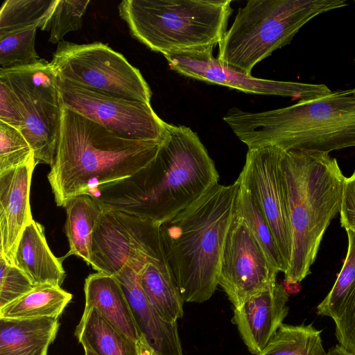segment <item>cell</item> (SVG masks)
Masks as SVG:
<instances>
[{"mask_svg": "<svg viewBox=\"0 0 355 355\" xmlns=\"http://www.w3.org/2000/svg\"><path fill=\"white\" fill-rule=\"evenodd\" d=\"M62 262V259L56 257L49 247L43 226L33 219L22 233L14 264L35 286L61 287L66 276Z\"/></svg>", "mask_w": 355, "mask_h": 355, "instance_id": "19", "label": "cell"}, {"mask_svg": "<svg viewBox=\"0 0 355 355\" xmlns=\"http://www.w3.org/2000/svg\"><path fill=\"white\" fill-rule=\"evenodd\" d=\"M36 31L30 28L0 36V68L31 64L41 59L35 48Z\"/></svg>", "mask_w": 355, "mask_h": 355, "instance_id": "29", "label": "cell"}, {"mask_svg": "<svg viewBox=\"0 0 355 355\" xmlns=\"http://www.w3.org/2000/svg\"><path fill=\"white\" fill-rule=\"evenodd\" d=\"M231 0H124L118 6L131 35L151 51L214 48L225 33Z\"/></svg>", "mask_w": 355, "mask_h": 355, "instance_id": "6", "label": "cell"}, {"mask_svg": "<svg viewBox=\"0 0 355 355\" xmlns=\"http://www.w3.org/2000/svg\"><path fill=\"white\" fill-rule=\"evenodd\" d=\"M0 80L12 91L23 120L21 133L32 147L37 164L53 165L61 119L57 78L44 59L0 68Z\"/></svg>", "mask_w": 355, "mask_h": 355, "instance_id": "9", "label": "cell"}, {"mask_svg": "<svg viewBox=\"0 0 355 355\" xmlns=\"http://www.w3.org/2000/svg\"><path fill=\"white\" fill-rule=\"evenodd\" d=\"M278 272L245 223L234 214L222 253L218 285L234 309L275 283Z\"/></svg>", "mask_w": 355, "mask_h": 355, "instance_id": "14", "label": "cell"}, {"mask_svg": "<svg viewBox=\"0 0 355 355\" xmlns=\"http://www.w3.org/2000/svg\"><path fill=\"white\" fill-rule=\"evenodd\" d=\"M0 121L19 130L23 129V120L19 114L15 96L10 88L0 80Z\"/></svg>", "mask_w": 355, "mask_h": 355, "instance_id": "34", "label": "cell"}, {"mask_svg": "<svg viewBox=\"0 0 355 355\" xmlns=\"http://www.w3.org/2000/svg\"><path fill=\"white\" fill-rule=\"evenodd\" d=\"M58 318H0V355H47Z\"/></svg>", "mask_w": 355, "mask_h": 355, "instance_id": "20", "label": "cell"}, {"mask_svg": "<svg viewBox=\"0 0 355 355\" xmlns=\"http://www.w3.org/2000/svg\"><path fill=\"white\" fill-rule=\"evenodd\" d=\"M136 347L137 355H158L142 334L136 342Z\"/></svg>", "mask_w": 355, "mask_h": 355, "instance_id": "36", "label": "cell"}, {"mask_svg": "<svg viewBox=\"0 0 355 355\" xmlns=\"http://www.w3.org/2000/svg\"><path fill=\"white\" fill-rule=\"evenodd\" d=\"M282 167L293 237L284 280L295 284L311 272L324 234L340 212L346 177L325 153L284 150Z\"/></svg>", "mask_w": 355, "mask_h": 355, "instance_id": "5", "label": "cell"}, {"mask_svg": "<svg viewBox=\"0 0 355 355\" xmlns=\"http://www.w3.org/2000/svg\"><path fill=\"white\" fill-rule=\"evenodd\" d=\"M71 298L72 295L61 287L36 286L28 293L0 309V318H58Z\"/></svg>", "mask_w": 355, "mask_h": 355, "instance_id": "24", "label": "cell"}, {"mask_svg": "<svg viewBox=\"0 0 355 355\" xmlns=\"http://www.w3.org/2000/svg\"><path fill=\"white\" fill-rule=\"evenodd\" d=\"M334 321L338 347L351 352L355 347V290Z\"/></svg>", "mask_w": 355, "mask_h": 355, "instance_id": "33", "label": "cell"}, {"mask_svg": "<svg viewBox=\"0 0 355 355\" xmlns=\"http://www.w3.org/2000/svg\"><path fill=\"white\" fill-rule=\"evenodd\" d=\"M148 259L128 261L114 277L131 307L139 330L158 355H183L178 323L164 320L148 302L139 283Z\"/></svg>", "mask_w": 355, "mask_h": 355, "instance_id": "16", "label": "cell"}, {"mask_svg": "<svg viewBox=\"0 0 355 355\" xmlns=\"http://www.w3.org/2000/svg\"><path fill=\"white\" fill-rule=\"evenodd\" d=\"M162 141L120 137L61 105L56 153L47 175L56 205L64 207L80 195L95 197L134 175L155 158Z\"/></svg>", "mask_w": 355, "mask_h": 355, "instance_id": "2", "label": "cell"}, {"mask_svg": "<svg viewBox=\"0 0 355 355\" xmlns=\"http://www.w3.org/2000/svg\"><path fill=\"white\" fill-rule=\"evenodd\" d=\"M58 0H6L0 10V36L36 28L49 31Z\"/></svg>", "mask_w": 355, "mask_h": 355, "instance_id": "26", "label": "cell"}, {"mask_svg": "<svg viewBox=\"0 0 355 355\" xmlns=\"http://www.w3.org/2000/svg\"><path fill=\"white\" fill-rule=\"evenodd\" d=\"M340 355H355V347L351 352H345L337 347Z\"/></svg>", "mask_w": 355, "mask_h": 355, "instance_id": "37", "label": "cell"}, {"mask_svg": "<svg viewBox=\"0 0 355 355\" xmlns=\"http://www.w3.org/2000/svg\"><path fill=\"white\" fill-rule=\"evenodd\" d=\"M223 120L248 148L275 146L284 150L329 153L355 147V94L337 90L263 112L232 107Z\"/></svg>", "mask_w": 355, "mask_h": 355, "instance_id": "4", "label": "cell"}, {"mask_svg": "<svg viewBox=\"0 0 355 355\" xmlns=\"http://www.w3.org/2000/svg\"><path fill=\"white\" fill-rule=\"evenodd\" d=\"M288 294L277 282L234 309V324L248 349L261 352L283 323L288 313Z\"/></svg>", "mask_w": 355, "mask_h": 355, "instance_id": "17", "label": "cell"}, {"mask_svg": "<svg viewBox=\"0 0 355 355\" xmlns=\"http://www.w3.org/2000/svg\"><path fill=\"white\" fill-rule=\"evenodd\" d=\"M83 312L95 309L108 322L136 343L141 333L131 307L119 281L103 272L89 275L84 286Z\"/></svg>", "mask_w": 355, "mask_h": 355, "instance_id": "18", "label": "cell"}, {"mask_svg": "<svg viewBox=\"0 0 355 355\" xmlns=\"http://www.w3.org/2000/svg\"><path fill=\"white\" fill-rule=\"evenodd\" d=\"M256 355H327L321 331L313 324L282 323L265 348Z\"/></svg>", "mask_w": 355, "mask_h": 355, "instance_id": "27", "label": "cell"}, {"mask_svg": "<svg viewBox=\"0 0 355 355\" xmlns=\"http://www.w3.org/2000/svg\"><path fill=\"white\" fill-rule=\"evenodd\" d=\"M0 309L28 293L35 285L15 265L0 257Z\"/></svg>", "mask_w": 355, "mask_h": 355, "instance_id": "32", "label": "cell"}, {"mask_svg": "<svg viewBox=\"0 0 355 355\" xmlns=\"http://www.w3.org/2000/svg\"><path fill=\"white\" fill-rule=\"evenodd\" d=\"M84 350H85V355H96L94 353H93L89 349L84 348Z\"/></svg>", "mask_w": 355, "mask_h": 355, "instance_id": "38", "label": "cell"}, {"mask_svg": "<svg viewBox=\"0 0 355 355\" xmlns=\"http://www.w3.org/2000/svg\"><path fill=\"white\" fill-rule=\"evenodd\" d=\"M56 78L62 106L120 137L135 140H162L168 123L157 116L150 104L98 93Z\"/></svg>", "mask_w": 355, "mask_h": 355, "instance_id": "10", "label": "cell"}, {"mask_svg": "<svg viewBox=\"0 0 355 355\" xmlns=\"http://www.w3.org/2000/svg\"><path fill=\"white\" fill-rule=\"evenodd\" d=\"M348 247L340 272L331 291L317 306V313L333 320L355 290V232L346 230Z\"/></svg>", "mask_w": 355, "mask_h": 355, "instance_id": "28", "label": "cell"}, {"mask_svg": "<svg viewBox=\"0 0 355 355\" xmlns=\"http://www.w3.org/2000/svg\"><path fill=\"white\" fill-rule=\"evenodd\" d=\"M159 226L150 219L103 208L93 233L92 268L114 276L128 261L161 252Z\"/></svg>", "mask_w": 355, "mask_h": 355, "instance_id": "11", "label": "cell"}, {"mask_svg": "<svg viewBox=\"0 0 355 355\" xmlns=\"http://www.w3.org/2000/svg\"><path fill=\"white\" fill-rule=\"evenodd\" d=\"M35 158L0 173V257L14 264L15 252L26 227L33 219L30 188Z\"/></svg>", "mask_w": 355, "mask_h": 355, "instance_id": "15", "label": "cell"}, {"mask_svg": "<svg viewBox=\"0 0 355 355\" xmlns=\"http://www.w3.org/2000/svg\"><path fill=\"white\" fill-rule=\"evenodd\" d=\"M74 334L83 348L96 355H137L136 343L94 308L83 312Z\"/></svg>", "mask_w": 355, "mask_h": 355, "instance_id": "23", "label": "cell"}, {"mask_svg": "<svg viewBox=\"0 0 355 355\" xmlns=\"http://www.w3.org/2000/svg\"><path fill=\"white\" fill-rule=\"evenodd\" d=\"M328 355H329V354H328ZM331 355H332V354H331Z\"/></svg>", "mask_w": 355, "mask_h": 355, "instance_id": "40", "label": "cell"}, {"mask_svg": "<svg viewBox=\"0 0 355 355\" xmlns=\"http://www.w3.org/2000/svg\"><path fill=\"white\" fill-rule=\"evenodd\" d=\"M340 214L341 226L355 232V171L345 178Z\"/></svg>", "mask_w": 355, "mask_h": 355, "instance_id": "35", "label": "cell"}, {"mask_svg": "<svg viewBox=\"0 0 355 355\" xmlns=\"http://www.w3.org/2000/svg\"><path fill=\"white\" fill-rule=\"evenodd\" d=\"M283 153V149L275 146L248 148L245 164L237 180L259 205L288 268L293 237L282 167Z\"/></svg>", "mask_w": 355, "mask_h": 355, "instance_id": "12", "label": "cell"}, {"mask_svg": "<svg viewBox=\"0 0 355 355\" xmlns=\"http://www.w3.org/2000/svg\"><path fill=\"white\" fill-rule=\"evenodd\" d=\"M234 214L247 226L270 265L278 272L285 273L288 267L279 251L272 231L254 197L241 184L236 196Z\"/></svg>", "mask_w": 355, "mask_h": 355, "instance_id": "25", "label": "cell"}, {"mask_svg": "<svg viewBox=\"0 0 355 355\" xmlns=\"http://www.w3.org/2000/svg\"><path fill=\"white\" fill-rule=\"evenodd\" d=\"M218 178L198 135L189 127L168 123L158 153L146 167L93 198L104 209L162 224L218 184Z\"/></svg>", "mask_w": 355, "mask_h": 355, "instance_id": "1", "label": "cell"}, {"mask_svg": "<svg viewBox=\"0 0 355 355\" xmlns=\"http://www.w3.org/2000/svg\"><path fill=\"white\" fill-rule=\"evenodd\" d=\"M35 158L32 147L23 134L0 121V173Z\"/></svg>", "mask_w": 355, "mask_h": 355, "instance_id": "30", "label": "cell"}, {"mask_svg": "<svg viewBox=\"0 0 355 355\" xmlns=\"http://www.w3.org/2000/svg\"><path fill=\"white\" fill-rule=\"evenodd\" d=\"M50 64L58 78L86 89L150 104L152 92L139 70L102 42L63 40Z\"/></svg>", "mask_w": 355, "mask_h": 355, "instance_id": "8", "label": "cell"}, {"mask_svg": "<svg viewBox=\"0 0 355 355\" xmlns=\"http://www.w3.org/2000/svg\"><path fill=\"white\" fill-rule=\"evenodd\" d=\"M353 90H354V94H355V87L353 89Z\"/></svg>", "mask_w": 355, "mask_h": 355, "instance_id": "39", "label": "cell"}, {"mask_svg": "<svg viewBox=\"0 0 355 355\" xmlns=\"http://www.w3.org/2000/svg\"><path fill=\"white\" fill-rule=\"evenodd\" d=\"M64 207L67 212L64 231L69 250L62 258L76 255L87 265H91L93 233L103 207L94 198L88 195L70 199Z\"/></svg>", "mask_w": 355, "mask_h": 355, "instance_id": "22", "label": "cell"}, {"mask_svg": "<svg viewBox=\"0 0 355 355\" xmlns=\"http://www.w3.org/2000/svg\"><path fill=\"white\" fill-rule=\"evenodd\" d=\"M347 5L345 0H250L238 9L219 43L217 58L248 76L275 50L289 44L315 17Z\"/></svg>", "mask_w": 355, "mask_h": 355, "instance_id": "7", "label": "cell"}, {"mask_svg": "<svg viewBox=\"0 0 355 355\" xmlns=\"http://www.w3.org/2000/svg\"><path fill=\"white\" fill-rule=\"evenodd\" d=\"M89 2V0H58L50 21L49 42L59 44L67 33L80 29Z\"/></svg>", "mask_w": 355, "mask_h": 355, "instance_id": "31", "label": "cell"}, {"mask_svg": "<svg viewBox=\"0 0 355 355\" xmlns=\"http://www.w3.org/2000/svg\"><path fill=\"white\" fill-rule=\"evenodd\" d=\"M139 283L148 302L164 320L175 322L183 316L184 301L164 250L146 261Z\"/></svg>", "mask_w": 355, "mask_h": 355, "instance_id": "21", "label": "cell"}, {"mask_svg": "<svg viewBox=\"0 0 355 355\" xmlns=\"http://www.w3.org/2000/svg\"><path fill=\"white\" fill-rule=\"evenodd\" d=\"M240 183L217 184L159 226L163 249L184 302L208 300L218 286L220 260Z\"/></svg>", "mask_w": 355, "mask_h": 355, "instance_id": "3", "label": "cell"}, {"mask_svg": "<svg viewBox=\"0 0 355 355\" xmlns=\"http://www.w3.org/2000/svg\"><path fill=\"white\" fill-rule=\"evenodd\" d=\"M213 48L168 52L163 54L171 69L185 76L227 86L246 93L306 100L331 91L323 84L267 80L248 76L214 57Z\"/></svg>", "mask_w": 355, "mask_h": 355, "instance_id": "13", "label": "cell"}]
</instances>
